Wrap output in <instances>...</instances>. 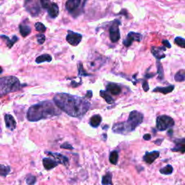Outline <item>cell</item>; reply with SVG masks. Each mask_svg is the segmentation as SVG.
Here are the masks:
<instances>
[{"mask_svg":"<svg viewBox=\"0 0 185 185\" xmlns=\"http://www.w3.org/2000/svg\"><path fill=\"white\" fill-rule=\"evenodd\" d=\"M46 154L52 156L54 159H55L59 164L63 165H67L69 163V158L65 155H62L61 153H52V152H46Z\"/></svg>","mask_w":185,"mask_h":185,"instance_id":"5bb4252c","label":"cell"},{"mask_svg":"<svg viewBox=\"0 0 185 185\" xmlns=\"http://www.w3.org/2000/svg\"><path fill=\"white\" fill-rule=\"evenodd\" d=\"M162 43L163 45L165 46L166 48H168V49H170L171 47H172V46H171V43H169V41H167V40H164V41H162Z\"/></svg>","mask_w":185,"mask_h":185,"instance_id":"f35d334b","label":"cell"},{"mask_svg":"<svg viewBox=\"0 0 185 185\" xmlns=\"http://www.w3.org/2000/svg\"><path fill=\"white\" fill-rule=\"evenodd\" d=\"M4 122H5L6 127L9 130H14L16 128L17 123L12 115L8 114V113L4 115Z\"/></svg>","mask_w":185,"mask_h":185,"instance_id":"e0dca14e","label":"cell"},{"mask_svg":"<svg viewBox=\"0 0 185 185\" xmlns=\"http://www.w3.org/2000/svg\"><path fill=\"white\" fill-rule=\"evenodd\" d=\"M167 134L169 135V136H172V135H173V130H172V128L169 129V131H168Z\"/></svg>","mask_w":185,"mask_h":185,"instance_id":"7bdbcfd3","label":"cell"},{"mask_svg":"<svg viewBox=\"0 0 185 185\" xmlns=\"http://www.w3.org/2000/svg\"><path fill=\"white\" fill-rule=\"evenodd\" d=\"M174 124L173 118L167 115H161L156 119V128L159 131L169 130L174 126Z\"/></svg>","mask_w":185,"mask_h":185,"instance_id":"277c9868","label":"cell"},{"mask_svg":"<svg viewBox=\"0 0 185 185\" xmlns=\"http://www.w3.org/2000/svg\"><path fill=\"white\" fill-rule=\"evenodd\" d=\"M174 43L177 46L185 49V39L181 37H176L174 39Z\"/></svg>","mask_w":185,"mask_h":185,"instance_id":"1f68e13d","label":"cell"},{"mask_svg":"<svg viewBox=\"0 0 185 185\" xmlns=\"http://www.w3.org/2000/svg\"><path fill=\"white\" fill-rule=\"evenodd\" d=\"M36 181V177L35 176L29 175L26 178V182L29 185H33Z\"/></svg>","mask_w":185,"mask_h":185,"instance_id":"836d02e7","label":"cell"},{"mask_svg":"<svg viewBox=\"0 0 185 185\" xmlns=\"http://www.w3.org/2000/svg\"><path fill=\"white\" fill-rule=\"evenodd\" d=\"M159 171H160V173H161V174L171 175L172 173H173L174 169H173V166H172V165L168 164V165H166V166H164V167L161 168Z\"/></svg>","mask_w":185,"mask_h":185,"instance_id":"484cf974","label":"cell"},{"mask_svg":"<svg viewBox=\"0 0 185 185\" xmlns=\"http://www.w3.org/2000/svg\"><path fill=\"white\" fill-rule=\"evenodd\" d=\"M110 185H112V184H110Z\"/></svg>","mask_w":185,"mask_h":185,"instance_id":"f6af8a7d","label":"cell"},{"mask_svg":"<svg viewBox=\"0 0 185 185\" xmlns=\"http://www.w3.org/2000/svg\"><path fill=\"white\" fill-rule=\"evenodd\" d=\"M166 47L158 48L153 46L151 48V53L157 60H162V59L166 57V54H164V52L166 51Z\"/></svg>","mask_w":185,"mask_h":185,"instance_id":"2e32d148","label":"cell"},{"mask_svg":"<svg viewBox=\"0 0 185 185\" xmlns=\"http://www.w3.org/2000/svg\"><path fill=\"white\" fill-rule=\"evenodd\" d=\"M24 7L33 17L38 16L41 12V5L40 0H26Z\"/></svg>","mask_w":185,"mask_h":185,"instance_id":"8992f818","label":"cell"},{"mask_svg":"<svg viewBox=\"0 0 185 185\" xmlns=\"http://www.w3.org/2000/svg\"><path fill=\"white\" fill-rule=\"evenodd\" d=\"M118 159H119V154L118 152L116 150H113L110 153L109 155V161L111 164L113 165H116L118 162Z\"/></svg>","mask_w":185,"mask_h":185,"instance_id":"f1b7e54d","label":"cell"},{"mask_svg":"<svg viewBox=\"0 0 185 185\" xmlns=\"http://www.w3.org/2000/svg\"><path fill=\"white\" fill-rule=\"evenodd\" d=\"M112 130L113 133L120 134V135H127L130 132L133 131V128L127 121L114 124L112 127Z\"/></svg>","mask_w":185,"mask_h":185,"instance_id":"9c48e42d","label":"cell"},{"mask_svg":"<svg viewBox=\"0 0 185 185\" xmlns=\"http://www.w3.org/2000/svg\"><path fill=\"white\" fill-rule=\"evenodd\" d=\"M153 76H155V74H147L145 75V77H147V78H150V77H153Z\"/></svg>","mask_w":185,"mask_h":185,"instance_id":"ee69618b","label":"cell"},{"mask_svg":"<svg viewBox=\"0 0 185 185\" xmlns=\"http://www.w3.org/2000/svg\"><path fill=\"white\" fill-rule=\"evenodd\" d=\"M60 108L55 106L54 103L50 101H43L29 108L27 113V119L30 122H38L41 119L60 115Z\"/></svg>","mask_w":185,"mask_h":185,"instance_id":"7a4b0ae2","label":"cell"},{"mask_svg":"<svg viewBox=\"0 0 185 185\" xmlns=\"http://www.w3.org/2000/svg\"><path fill=\"white\" fill-rule=\"evenodd\" d=\"M102 122V118L101 116H100L99 114H96V115H93L92 117L90 119V122L89 123L91 124V127H98L99 125H100L101 123Z\"/></svg>","mask_w":185,"mask_h":185,"instance_id":"44dd1931","label":"cell"},{"mask_svg":"<svg viewBox=\"0 0 185 185\" xmlns=\"http://www.w3.org/2000/svg\"><path fill=\"white\" fill-rule=\"evenodd\" d=\"M21 88L20 80L15 76H7L0 79V94L4 96L19 91Z\"/></svg>","mask_w":185,"mask_h":185,"instance_id":"3957f363","label":"cell"},{"mask_svg":"<svg viewBox=\"0 0 185 185\" xmlns=\"http://www.w3.org/2000/svg\"><path fill=\"white\" fill-rule=\"evenodd\" d=\"M35 30H36L37 31H38V32H40V33L45 32V31H46V26H45L43 24V23H39V22L35 23Z\"/></svg>","mask_w":185,"mask_h":185,"instance_id":"d6a6232c","label":"cell"},{"mask_svg":"<svg viewBox=\"0 0 185 185\" xmlns=\"http://www.w3.org/2000/svg\"><path fill=\"white\" fill-rule=\"evenodd\" d=\"M174 147L172 148V152H179L184 154L185 153V138H176L174 140Z\"/></svg>","mask_w":185,"mask_h":185,"instance_id":"7c38bea8","label":"cell"},{"mask_svg":"<svg viewBox=\"0 0 185 185\" xmlns=\"http://www.w3.org/2000/svg\"><path fill=\"white\" fill-rule=\"evenodd\" d=\"M10 172V166H4V165H0V174L1 176H6L8 175V174Z\"/></svg>","mask_w":185,"mask_h":185,"instance_id":"4dcf8cb0","label":"cell"},{"mask_svg":"<svg viewBox=\"0 0 185 185\" xmlns=\"http://www.w3.org/2000/svg\"><path fill=\"white\" fill-rule=\"evenodd\" d=\"M52 57H51L49 54H42V55L38 56V57L35 59V62H36L37 64H41L45 62H52Z\"/></svg>","mask_w":185,"mask_h":185,"instance_id":"cb8c5ba5","label":"cell"},{"mask_svg":"<svg viewBox=\"0 0 185 185\" xmlns=\"http://www.w3.org/2000/svg\"><path fill=\"white\" fill-rule=\"evenodd\" d=\"M41 7L46 10L49 16L52 18H56L60 14L59 6L56 3L51 1L50 0H40Z\"/></svg>","mask_w":185,"mask_h":185,"instance_id":"5b68a950","label":"cell"},{"mask_svg":"<svg viewBox=\"0 0 185 185\" xmlns=\"http://www.w3.org/2000/svg\"><path fill=\"white\" fill-rule=\"evenodd\" d=\"M93 96V93L91 91H88V92H87L86 93V96H85V98H87V99H91V97H92Z\"/></svg>","mask_w":185,"mask_h":185,"instance_id":"b9f144b4","label":"cell"},{"mask_svg":"<svg viewBox=\"0 0 185 185\" xmlns=\"http://www.w3.org/2000/svg\"><path fill=\"white\" fill-rule=\"evenodd\" d=\"M82 35L78 33L73 32L72 30L67 31V35L66 36V40L68 43L73 46H77L82 41Z\"/></svg>","mask_w":185,"mask_h":185,"instance_id":"30bf717a","label":"cell"},{"mask_svg":"<svg viewBox=\"0 0 185 185\" xmlns=\"http://www.w3.org/2000/svg\"><path fill=\"white\" fill-rule=\"evenodd\" d=\"M142 88H143V90L145 91V92L148 91L149 85H148V83H147V80H144L143 82H142Z\"/></svg>","mask_w":185,"mask_h":185,"instance_id":"74e56055","label":"cell"},{"mask_svg":"<svg viewBox=\"0 0 185 185\" xmlns=\"http://www.w3.org/2000/svg\"><path fill=\"white\" fill-rule=\"evenodd\" d=\"M60 147H61L62 148L69 149V150H72V149H73L72 146L71 145L69 144V143H68V142H65V143L61 145V146H60Z\"/></svg>","mask_w":185,"mask_h":185,"instance_id":"8d00e7d4","label":"cell"},{"mask_svg":"<svg viewBox=\"0 0 185 185\" xmlns=\"http://www.w3.org/2000/svg\"><path fill=\"white\" fill-rule=\"evenodd\" d=\"M20 33L23 37H26L31 33V28L26 24H21L19 26Z\"/></svg>","mask_w":185,"mask_h":185,"instance_id":"603a6c76","label":"cell"},{"mask_svg":"<svg viewBox=\"0 0 185 185\" xmlns=\"http://www.w3.org/2000/svg\"><path fill=\"white\" fill-rule=\"evenodd\" d=\"M143 139L145 140H150V139H151V135H150V134H145V135H144L143 136Z\"/></svg>","mask_w":185,"mask_h":185,"instance_id":"ab89813d","label":"cell"},{"mask_svg":"<svg viewBox=\"0 0 185 185\" xmlns=\"http://www.w3.org/2000/svg\"><path fill=\"white\" fill-rule=\"evenodd\" d=\"M100 95H101V97L103 98L104 100H105L108 103H110V104L113 103V101H114V100H113V98L111 97V96H110L109 94H108V92H107L106 91H100Z\"/></svg>","mask_w":185,"mask_h":185,"instance_id":"4316f807","label":"cell"},{"mask_svg":"<svg viewBox=\"0 0 185 185\" xmlns=\"http://www.w3.org/2000/svg\"><path fill=\"white\" fill-rule=\"evenodd\" d=\"M36 38H37V41H38V43L41 45L43 44V43L45 42V41H46V36L42 33L38 34V35H36Z\"/></svg>","mask_w":185,"mask_h":185,"instance_id":"e575fe53","label":"cell"},{"mask_svg":"<svg viewBox=\"0 0 185 185\" xmlns=\"http://www.w3.org/2000/svg\"><path fill=\"white\" fill-rule=\"evenodd\" d=\"M143 114L138 111H133L130 113L127 122L130 124L133 131L143 122Z\"/></svg>","mask_w":185,"mask_h":185,"instance_id":"ba28073f","label":"cell"},{"mask_svg":"<svg viewBox=\"0 0 185 185\" xmlns=\"http://www.w3.org/2000/svg\"><path fill=\"white\" fill-rule=\"evenodd\" d=\"M174 80L176 82H181L185 81V69H180L174 75Z\"/></svg>","mask_w":185,"mask_h":185,"instance_id":"d4e9b609","label":"cell"},{"mask_svg":"<svg viewBox=\"0 0 185 185\" xmlns=\"http://www.w3.org/2000/svg\"><path fill=\"white\" fill-rule=\"evenodd\" d=\"M142 36L140 33L135 32H130L127 35V38L123 41V44L126 47H129L132 45L133 42H140Z\"/></svg>","mask_w":185,"mask_h":185,"instance_id":"8fae6325","label":"cell"},{"mask_svg":"<svg viewBox=\"0 0 185 185\" xmlns=\"http://www.w3.org/2000/svg\"><path fill=\"white\" fill-rule=\"evenodd\" d=\"M82 0H67L65 7L67 11L70 13H75V11L80 7Z\"/></svg>","mask_w":185,"mask_h":185,"instance_id":"4fadbf2b","label":"cell"},{"mask_svg":"<svg viewBox=\"0 0 185 185\" xmlns=\"http://www.w3.org/2000/svg\"><path fill=\"white\" fill-rule=\"evenodd\" d=\"M59 163L56 160L52 158H44L43 159V165L46 170H51V169L55 168Z\"/></svg>","mask_w":185,"mask_h":185,"instance_id":"d6986e66","label":"cell"},{"mask_svg":"<svg viewBox=\"0 0 185 185\" xmlns=\"http://www.w3.org/2000/svg\"><path fill=\"white\" fill-rule=\"evenodd\" d=\"M106 91L108 93H111V95L116 96V95H119L121 93L122 89H121V87L118 84L111 82V83H108L107 85Z\"/></svg>","mask_w":185,"mask_h":185,"instance_id":"ac0fdd59","label":"cell"},{"mask_svg":"<svg viewBox=\"0 0 185 185\" xmlns=\"http://www.w3.org/2000/svg\"><path fill=\"white\" fill-rule=\"evenodd\" d=\"M54 101L60 110L72 117H80L89 110L90 103L83 98L68 93H57Z\"/></svg>","mask_w":185,"mask_h":185,"instance_id":"6da1fadb","label":"cell"},{"mask_svg":"<svg viewBox=\"0 0 185 185\" xmlns=\"http://www.w3.org/2000/svg\"><path fill=\"white\" fill-rule=\"evenodd\" d=\"M1 38H2V39L5 40L6 43H7V46H8V48H10V49H11V48L13 46V45L18 41V39H19L18 37H17L16 35H13V36H12V40H11L8 36H6V35H1Z\"/></svg>","mask_w":185,"mask_h":185,"instance_id":"7402d4cb","label":"cell"},{"mask_svg":"<svg viewBox=\"0 0 185 185\" xmlns=\"http://www.w3.org/2000/svg\"><path fill=\"white\" fill-rule=\"evenodd\" d=\"M78 72H79V75H81V76H88V75H90V74H88V73H87L85 70H84L83 67H82V63L79 64Z\"/></svg>","mask_w":185,"mask_h":185,"instance_id":"d590c367","label":"cell"},{"mask_svg":"<svg viewBox=\"0 0 185 185\" xmlns=\"http://www.w3.org/2000/svg\"><path fill=\"white\" fill-rule=\"evenodd\" d=\"M156 66H157V73L158 74V78L160 80H163L164 77V69H163V67L161 63L159 61H157L156 62Z\"/></svg>","mask_w":185,"mask_h":185,"instance_id":"f546056e","label":"cell"},{"mask_svg":"<svg viewBox=\"0 0 185 185\" xmlns=\"http://www.w3.org/2000/svg\"><path fill=\"white\" fill-rule=\"evenodd\" d=\"M164 138H161V139H158L154 141V143L155 145H160L161 143H162V142L164 141Z\"/></svg>","mask_w":185,"mask_h":185,"instance_id":"60d3db41","label":"cell"},{"mask_svg":"<svg viewBox=\"0 0 185 185\" xmlns=\"http://www.w3.org/2000/svg\"><path fill=\"white\" fill-rule=\"evenodd\" d=\"M120 25L121 22L119 20H115L110 26L109 38L112 43H116L120 39V31H119Z\"/></svg>","mask_w":185,"mask_h":185,"instance_id":"52a82bcc","label":"cell"},{"mask_svg":"<svg viewBox=\"0 0 185 185\" xmlns=\"http://www.w3.org/2000/svg\"><path fill=\"white\" fill-rule=\"evenodd\" d=\"M174 88L175 86L173 85H168V86L166 87H156V88L153 89V92H158L163 93L164 95H166L168 93H172L174 90Z\"/></svg>","mask_w":185,"mask_h":185,"instance_id":"ffe728a7","label":"cell"},{"mask_svg":"<svg viewBox=\"0 0 185 185\" xmlns=\"http://www.w3.org/2000/svg\"><path fill=\"white\" fill-rule=\"evenodd\" d=\"M112 180V174L111 172H108L103 176L102 178V184L103 185H110L111 184Z\"/></svg>","mask_w":185,"mask_h":185,"instance_id":"83f0119b","label":"cell"},{"mask_svg":"<svg viewBox=\"0 0 185 185\" xmlns=\"http://www.w3.org/2000/svg\"><path fill=\"white\" fill-rule=\"evenodd\" d=\"M159 156H160L159 151L154 150V151L150 152V153L147 152V153H146L143 156V161L145 163H147V164H152L155 161V159L158 158Z\"/></svg>","mask_w":185,"mask_h":185,"instance_id":"9a60e30c","label":"cell"}]
</instances>
